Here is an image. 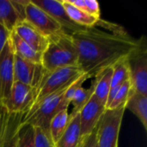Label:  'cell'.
<instances>
[{
	"instance_id": "1",
	"label": "cell",
	"mask_w": 147,
	"mask_h": 147,
	"mask_svg": "<svg viewBox=\"0 0 147 147\" xmlns=\"http://www.w3.org/2000/svg\"><path fill=\"white\" fill-rule=\"evenodd\" d=\"M71 36L78 52V66L90 78L126 59L140 44L123 27L102 19Z\"/></svg>"
},
{
	"instance_id": "2",
	"label": "cell",
	"mask_w": 147,
	"mask_h": 147,
	"mask_svg": "<svg viewBox=\"0 0 147 147\" xmlns=\"http://www.w3.org/2000/svg\"><path fill=\"white\" fill-rule=\"evenodd\" d=\"M78 61V48L71 35L61 34L48 38L47 46L41 53V65L47 71L76 66Z\"/></svg>"
},
{
	"instance_id": "3",
	"label": "cell",
	"mask_w": 147,
	"mask_h": 147,
	"mask_svg": "<svg viewBox=\"0 0 147 147\" xmlns=\"http://www.w3.org/2000/svg\"><path fill=\"white\" fill-rule=\"evenodd\" d=\"M67 88L47 96L39 104L32 107L23 115L22 122L38 127L49 134V124L52 119L59 112L70 106L65 97Z\"/></svg>"
},
{
	"instance_id": "4",
	"label": "cell",
	"mask_w": 147,
	"mask_h": 147,
	"mask_svg": "<svg viewBox=\"0 0 147 147\" xmlns=\"http://www.w3.org/2000/svg\"><path fill=\"white\" fill-rule=\"evenodd\" d=\"M83 74L84 73L78 65L47 71L40 85L35 89V100L32 107L39 104L47 96L67 88Z\"/></svg>"
},
{
	"instance_id": "5",
	"label": "cell",
	"mask_w": 147,
	"mask_h": 147,
	"mask_svg": "<svg viewBox=\"0 0 147 147\" xmlns=\"http://www.w3.org/2000/svg\"><path fill=\"white\" fill-rule=\"evenodd\" d=\"M127 61L132 90L147 96V44L145 36L140 39L139 46L127 56Z\"/></svg>"
},
{
	"instance_id": "6",
	"label": "cell",
	"mask_w": 147,
	"mask_h": 147,
	"mask_svg": "<svg viewBox=\"0 0 147 147\" xmlns=\"http://www.w3.org/2000/svg\"><path fill=\"white\" fill-rule=\"evenodd\" d=\"M125 111V105L115 109H106L96 127L97 146L118 147L120 130Z\"/></svg>"
},
{
	"instance_id": "7",
	"label": "cell",
	"mask_w": 147,
	"mask_h": 147,
	"mask_svg": "<svg viewBox=\"0 0 147 147\" xmlns=\"http://www.w3.org/2000/svg\"><path fill=\"white\" fill-rule=\"evenodd\" d=\"M35 100V89L14 81L9 96L1 104L9 114L25 115L33 106Z\"/></svg>"
},
{
	"instance_id": "8",
	"label": "cell",
	"mask_w": 147,
	"mask_h": 147,
	"mask_svg": "<svg viewBox=\"0 0 147 147\" xmlns=\"http://www.w3.org/2000/svg\"><path fill=\"white\" fill-rule=\"evenodd\" d=\"M25 20L38 29L47 39L49 37L65 34L62 27L45 10L28 1L25 10Z\"/></svg>"
},
{
	"instance_id": "9",
	"label": "cell",
	"mask_w": 147,
	"mask_h": 147,
	"mask_svg": "<svg viewBox=\"0 0 147 147\" xmlns=\"http://www.w3.org/2000/svg\"><path fill=\"white\" fill-rule=\"evenodd\" d=\"M47 70L41 64L26 60L16 54L14 58V80L37 89Z\"/></svg>"
},
{
	"instance_id": "10",
	"label": "cell",
	"mask_w": 147,
	"mask_h": 147,
	"mask_svg": "<svg viewBox=\"0 0 147 147\" xmlns=\"http://www.w3.org/2000/svg\"><path fill=\"white\" fill-rule=\"evenodd\" d=\"M35 5L41 8L49 14L63 28L64 32L71 35L72 34L84 30L86 28L81 27L73 22L67 15L61 0H31Z\"/></svg>"
},
{
	"instance_id": "11",
	"label": "cell",
	"mask_w": 147,
	"mask_h": 147,
	"mask_svg": "<svg viewBox=\"0 0 147 147\" xmlns=\"http://www.w3.org/2000/svg\"><path fill=\"white\" fill-rule=\"evenodd\" d=\"M14 58L15 53L9 39L0 53V102L9 96L15 81Z\"/></svg>"
},
{
	"instance_id": "12",
	"label": "cell",
	"mask_w": 147,
	"mask_h": 147,
	"mask_svg": "<svg viewBox=\"0 0 147 147\" xmlns=\"http://www.w3.org/2000/svg\"><path fill=\"white\" fill-rule=\"evenodd\" d=\"M106 109L105 104L92 95L88 102L78 113L82 138L89 135L96 128Z\"/></svg>"
},
{
	"instance_id": "13",
	"label": "cell",
	"mask_w": 147,
	"mask_h": 147,
	"mask_svg": "<svg viewBox=\"0 0 147 147\" xmlns=\"http://www.w3.org/2000/svg\"><path fill=\"white\" fill-rule=\"evenodd\" d=\"M13 32L40 53H42L47 46L48 39L26 20L19 22Z\"/></svg>"
},
{
	"instance_id": "14",
	"label": "cell",
	"mask_w": 147,
	"mask_h": 147,
	"mask_svg": "<svg viewBox=\"0 0 147 147\" xmlns=\"http://www.w3.org/2000/svg\"><path fill=\"white\" fill-rule=\"evenodd\" d=\"M81 140L80 121L78 114L70 118L66 129L54 145L56 147H79Z\"/></svg>"
},
{
	"instance_id": "15",
	"label": "cell",
	"mask_w": 147,
	"mask_h": 147,
	"mask_svg": "<svg viewBox=\"0 0 147 147\" xmlns=\"http://www.w3.org/2000/svg\"><path fill=\"white\" fill-rule=\"evenodd\" d=\"M126 110L131 111L147 130V96H144L132 90V92L125 104Z\"/></svg>"
},
{
	"instance_id": "16",
	"label": "cell",
	"mask_w": 147,
	"mask_h": 147,
	"mask_svg": "<svg viewBox=\"0 0 147 147\" xmlns=\"http://www.w3.org/2000/svg\"><path fill=\"white\" fill-rule=\"evenodd\" d=\"M112 73H113L112 67L106 68L101 71L100 72H98L94 77V80L92 82L94 84L93 96H95L97 100H99L103 104H105V106L110 90Z\"/></svg>"
},
{
	"instance_id": "17",
	"label": "cell",
	"mask_w": 147,
	"mask_h": 147,
	"mask_svg": "<svg viewBox=\"0 0 147 147\" xmlns=\"http://www.w3.org/2000/svg\"><path fill=\"white\" fill-rule=\"evenodd\" d=\"M24 21L16 9L11 0H0V24L12 32L16 26Z\"/></svg>"
},
{
	"instance_id": "18",
	"label": "cell",
	"mask_w": 147,
	"mask_h": 147,
	"mask_svg": "<svg viewBox=\"0 0 147 147\" xmlns=\"http://www.w3.org/2000/svg\"><path fill=\"white\" fill-rule=\"evenodd\" d=\"M9 39L15 54L26 60L37 64H41V53L33 49L28 44H27L24 40H22L15 32L13 31L11 32Z\"/></svg>"
},
{
	"instance_id": "19",
	"label": "cell",
	"mask_w": 147,
	"mask_h": 147,
	"mask_svg": "<svg viewBox=\"0 0 147 147\" xmlns=\"http://www.w3.org/2000/svg\"><path fill=\"white\" fill-rule=\"evenodd\" d=\"M61 3L65 9L67 15L71 18V20L81 27H84V28L93 27L101 19V18L99 19L93 16L87 14L84 10L80 9L79 8L76 7L72 3H71L69 2V0H61Z\"/></svg>"
},
{
	"instance_id": "20",
	"label": "cell",
	"mask_w": 147,
	"mask_h": 147,
	"mask_svg": "<svg viewBox=\"0 0 147 147\" xmlns=\"http://www.w3.org/2000/svg\"><path fill=\"white\" fill-rule=\"evenodd\" d=\"M70 121L68 109L59 112L50 121L49 124V135L53 142L55 144L66 129Z\"/></svg>"
},
{
	"instance_id": "21",
	"label": "cell",
	"mask_w": 147,
	"mask_h": 147,
	"mask_svg": "<svg viewBox=\"0 0 147 147\" xmlns=\"http://www.w3.org/2000/svg\"><path fill=\"white\" fill-rule=\"evenodd\" d=\"M23 114H9L7 131L2 147H18V127Z\"/></svg>"
},
{
	"instance_id": "22",
	"label": "cell",
	"mask_w": 147,
	"mask_h": 147,
	"mask_svg": "<svg viewBox=\"0 0 147 147\" xmlns=\"http://www.w3.org/2000/svg\"><path fill=\"white\" fill-rule=\"evenodd\" d=\"M93 93H94L93 83L89 88H84L83 85L76 90L70 102V105H72L71 112L69 113L70 118L78 115L80 112V110L84 108V106L88 102L90 98L92 96Z\"/></svg>"
},
{
	"instance_id": "23",
	"label": "cell",
	"mask_w": 147,
	"mask_h": 147,
	"mask_svg": "<svg viewBox=\"0 0 147 147\" xmlns=\"http://www.w3.org/2000/svg\"><path fill=\"white\" fill-rule=\"evenodd\" d=\"M127 58L118 61L112 66L113 73L111 78L110 90L114 88L121 87V85L123 83L129 80V70H128Z\"/></svg>"
},
{
	"instance_id": "24",
	"label": "cell",
	"mask_w": 147,
	"mask_h": 147,
	"mask_svg": "<svg viewBox=\"0 0 147 147\" xmlns=\"http://www.w3.org/2000/svg\"><path fill=\"white\" fill-rule=\"evenodd\" d=\"M18 147H35V128L21 122L18 127Z\"/></svg>"
},
{
	"instance_id": "25",
	"label": "cell",
	"mask_w": 147,
	"mask_h": 147,
	"mask_svg": "<svg viewBox=\"0 0 147 147\" xmlns=\"http://www.w3.org/2000/svg\"><path fill=\"white\" fill-rule=\"evenodd\" d=\"M131 92H132V85H131L130 80H127L121 84V86L116 92L113 101L109 105L107 109H115L121 106H124Z\"/></svg>"
},
{
	"instance_id": "26",
	"label": "cell",
	"mask_w": 147,
	"mask_h": 147,
	"mask_svg": "<svg viewBox=\"0 0 147 147\" xmlns=\"http://www.w3.org/2000/svg\"><path fill=\"white\" fill-rule=\"evenodd\" d=\"M71 3L84 10L87 14L96 18H101V9L99 3L96 0H69Z\"/></svg>"
},
{
	"instance_id": "27",
	"label": "cell",
	"mask_w": 147,
	"mask_h": 147,
	"mask_svg": "<svg viewBox=\"0 0 147 147\" xmlns=\"http://www.w3.org/2000/svg\"><path fill=\"white\" fill-rule=\"evenodd\" d=\"M35 128V147H56L50 135L38 127Z\"/></svg>"
},
{
	"instance_id": "28",
	"label": "cell",
	"mask_w": 147,
	"mask_h": 147,
	"mask_svg": "<svg viewBox=\"0 0 147 147\" xmlns=\"http://www.w3.org/2000/svg\"><path fill=\"white\" fill-rule=\"evenodd\" d=\"M9 117V114L6 111V109L0 102V147L3 146V142L6 134Z\"/></svg>"
},
{
	"instance_id": "29",
	"label": "cell",
	"mask_w": 147,
	"mask_h": 147,
	"mask_svg": "<svg viewBox=\"0 0 147 147\" xmlns=\"http://www.w3.org/2000/svg\"><path fill=\"white\" fill-rule=\"evenodd\" d=\"M79 147H98L97 146V137H96V128L89 135L82 138Z\"/></svg>"
},
{
	"instance_id": "30",
	"label": "cell",
	"mask_w": 147,
	"mask_h": 147,
	"mask_svg": "<svg viewBox=\"0 0 147 147\" xmlns=\"http://www.w3.org/2000/svg\"><path fill=\"white\" fill-rule=\"evenodd\" d=\"M10 34L11 32H9L7 28H5L3 25L0 24V53H2L7 41L9 40Z\"/></svg>"
}]
</instances>
